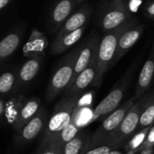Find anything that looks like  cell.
<instances>
[{
	"label": "cell",
	"instance_id": "cell-1",
	"mask_svg": "<svg viewBox=\"0 0 154 154\" xmlns=\"http://www.w3.org/2000/svg\"><path fill=\"white\" fill-rule=\"evenodd\" d=\"M77 97H66L55 106L54 112L47 123L40 142L39 152L51 145L71 122L77 108Z\"/></svg>",
	"mask_w": 154,
	"mask_h": 154
},
{
	"label": "cell",
	"instance_id": "cell-2",
	"mask_svg": "<svg viewBox=\"0 0 154 154\" xmlns=\"http://www.w3.org/2000/svg\"><path fill=\"white\" fill-rule=\"evenodd\" d=\"M138 24V19L134 17L129 22L119 26L118 28L106 32V35L101 39L97 55V74L96 79L94 80V84L96 86L101 83L104 74L108 70L109 68L113 66V61L116 56L118 41L122 33L125 30Z\"/></svg>",
	"mask_w": 154,
	"mask_h": 154
},
{
	"label": "cell",
	"instance_id": "cell-3",
	"mask_svg": "<svg viewBox=\"0 0 154 154\" xmlns=\"http://www.w3.org/2000/svg\"><path fill=\"white\" fill-rule=\"evenodd\" d=\"M81 49L82 48H78L75 51H71L63 60L61 65L58 68V69L51 77L47 87L45 95L47 102L54 100L63 90H66V88L69 85L73 76L75 63Z\"/></svg>",
	"mask_w": 154,
	"mask_h": 154
},
{
	"label": "cell",
	"instance_id": "cell-4",
	"mask_svg": "<svg viewBox=\"0 0 154 154\" xmlns=\"http://www.w3.org/2000/svg\"><path fill=\"white\" fill-rule=\"evenodd\" d=\"M133 18L126 0H112L101 18L100 26L105 32H108Z\"/></svg>",
	"mask_w": 154,
	"mask_h": 154
},
{
	"label": "cell",
	"instance_id": "cell-5",
	"mask_svg": "<svg viewBox=\"0 0 154 154\" xmlns=\"http://www.w3.org/2000/svg\"><path fill=\"white\" fill-rule=\"evenodd\" d=\"M100 41H101L100 37L97 33V34H94L84 46H82V49L77 58L76 63H75L74 72H73L71 81H70L69 85L68 86V88L74 82L76 78L90 64V62L92 61L94 57L97 54Z\"/></svg>",
	"mask_w": 154,
	"mask_h": 154
},
{
	"label": "cell",
	"instance_id": "cell-6",
	"mask_svg": "<svg viewBox=\"0 0 154 154\" xmlns=\"http://www.w3.org/2000/svg\"><path fill=\"white\" fill-rule=\"evenodd\" d=\"M47 116L44 108H40L38 113L27 122L23 128L16 134L17 142L19 143H25L31 142L37 137L41 132L47 125Z\"/></svg>",
	"mask_w": 154,
	"mask_h": 154
},
{
	"label": "cell",
	"instance_id": "cell-7",
	"mask_svg": "<svg viewBox=\"0 0 154 154\" xmlns=\"http://www.w3.org/2000/svg\"><path fill=\"white\" fill-rule=\"evenodd\" d=\"M140 103H135L128 110L120 125L114 131L112 139L116 142L123 140L125 137L132 134L137 128L140 122Z\"/></svg>",
	"mask_w": 154,
	"mask_h": 154
},
{
	"label": "cell",
	"instance_id": "cell-8",
	"mask_svg": "<svg viewBox=\"0 0 154 154\" xmlns=\"http://www.w3.org/2000/svg\"><path fill=\"white\" fill-rule=\"evenodd\" d=\"M97 55L94 57L90 64L76 78L74 82L65 90L66 97H77L79 92L86 89L90 84L94 82L97 74Z\"/></svg>",
	"mask_w": 154,
	"mask_h": 154
},
{
	"label": "cell",
	"instance_id": "cell-9",
	"mask_svg": "<svg viewBox=\"0 0 154 154\" xmlns=\"http://www.w3.org/2000/svg\"><path fill=\"white\" fill-rule=\"evenodd\" d=\"M144 24H138L125 30L119 38L116 56L113 61V65L117 63L121 58L138 42L144 30Z\"/></svg>",
	"mask_w": 154,
	"mask_h": 154
},
{
	"label": "cell",
	"instance_id": "cell-10",
	"mask_svg": "<svg viewBox=\"0 0 154 154\" xmlns=\"http://www.w3.org/2000/svg\"><path fill=\"white\" fill-rule=\"evenodd\" d=\"M90 15H91V8L88 5H84L66 20L65 23L61 26L60 30L59 31L57 37L64 35L75 30H78L81 27H84L88 23V21L89 20Z\"/></svg>",
	"mask_w": 154,
	"mask_h": 154
},
{
	"label": "cell",
	"instance_id": "cell-11",
	"mask_svg": "<svg viewBox=\"0 0 154 154\" xmlns=\"http://www.w3.org/2000/svg\"><path fill=\"white\" fill-rule=\"evenodd\" d=\"M125 90V87L120 86L111 91L95 108L94 117H99L115 111L124 97Z\"/></svg>",
	"mask_w": 154,
	"mask_h": 154
},
{
	"label": "cell",
	"instance_id": "cell-12",
	"mask_svg": "<svg viewBox=\"0 0 154 154\" xmlns=\"http://www.w3.org/2000/svg\"><path fill=\"white\" fill-rule=\"evenodd\" d=\"M85 30H86V26L57 37L52 44L51 52L53 54H60L66 51L67 50H69L71 46H73L81 39Z\"/></svg>",
	"mask_w": 154,
	"mask_h": 154
},
{
	"label": "cell",
	"instance_id": "cell-13",
	"mask_svg": "<svg viewBox=\"0 0 154 154\" xmlns=\"http://www.w3.org/2000/svg\"><path fill=\"white\" fill-rule=\"evenodd\" d=\"M154 51H152L151 57L146 60L144 63L139 78L137 81V86H136V94H135V98H139L142 97L146 90L149 88L154 77Z\"/></svg>",
	"mask_w": 154,
	"mask_h": 154
},
{
	"label": "cell",
	"instance_id": "cell-14",
	"mask_svg": "<svg viewBox=\"0 0 154 154\" xmlns=\"http://www.w3.org/2000/svg\"><path fill=\"white\" fill-rule=\"evenodd\" d=\"M41 106V100L38 97H31L26 99L23 107L21 109L19 117L14 125V129L16 134L23 128V126L29 122L40 110Z\"/></svg>",
	"mask_w": 154,
	"mask_h": 154
},
{
	"label": "cell",
	"instance_id": "cell-15",
	"mask_svg": "<svg viewBox=\"0 0 154 154\" xmlns=\"http://www.w3.org/2000/svg\"><path fill=\"white\" fill-rule=\"evenodd\" d=\"M134 104V99H130L128 102L125 103V106H121L118 109H116L109 116H107L104 120L99 132H102V133L114 132L120 125L126 113L128 112V110L132 107Z\"/></svg>",
	"mask_w": 154,
	"mask_h": 154
},
{
	"label": "cell",
	"instance_id": "cell-16",
	"mask_svg": "<svg viewBox=\"0 0 154 154\" xmlns=\"http://www.w3.org/2000/svg\"><path fill=\"white\" fill-rule=\"evenodd\" d=\"M41 66V58L33 57L28 60L21 68L18 73L17 82L20 85L27 84L31 82L37 75Z\"/></svg>",
	"mask_w": 154,
	"mask_h": 154
},
{
	"label": "cell",
	"instance_id": "cell-17",
	"mask_svg": "<svg viewBox=\"0 0 154 154\" xmlns=\"http://www.w3.org/2000/svg\"><path fill=\"white\" fill-rule=\"evenodd\" d=\"M25 100L26 99L23 95H19L11 97L7 102H5V110L4 117L5 118L7 123L11 125L13 127L19 117L21 109Z\"/></svg>",
	"mask_w": 154,
	"mask_h": 154
},
{
	"label": "cell",
	"instance_id": "cell-18",
	"mask_svg": "<svg viewBox=\"0 0 154 154\" xmlns=\"http://www.w3.org/2000/svg\"><path fill=\"white\" fill-rule=\"evenodd\" d=\"M76 0H60L53 9L52 19L57 24L62 23L69 16L76 5Z\"/></svg>",
	"mask_w": 154,
	"mask_h": 154
},
{
	"label": "cell",
	"instance_id": "cell-19",
	"mask_svg": "<svg viewBox=\"0 0 154 154\" xmlns=\"http://www.w3.org/2000/svg\"><path fill=\"white\" fill-rule=\"evenodd\" d=\"M88 136L79 133L75 138L62 146V154H82L88 146Z\"/></svg>",
	"mask_w": 154,
	"mask_h": 154
},
{
	"label": "cell",
	"instance_id": "cell-20",
	"mask_svg": "<svg viewBox=\"0 0 154 154\" xmlns=\"http://www.w3.org/2000/svg\"><path fill=\"white\" fill-rule=\"evenodd\" d=\"M20 43V37L16 33H10L0 42V60L12 55Z\"/></svg>",
	"mask_w": 154,
	"mask_h": 154
},
{
	"label": "cell",
	"instance_id": "cell-21",
	"mask_svg": "<svg viewBox=\"0 0 154 154\" xmlns=\"http://www.w3.org/2000/svg\"><path fill=\"white\" fill-rule=\"evenodd\" d=\"M16 82V77L11 71H6L0 75V97H5L11 94Z\"/></svg>",
	"mask_w": 154,
	"mask_h": 154
},
{
	"label": "cell",
	"instance_id": "cell-22",
	"mask_svg": "<svg viewBox=\"0 0 154 154\" xmlns=\"http://www.w3.org/2000/svg\"><path fill=\"white\" fill-rule=\"evenodd\" d=\"M79 126L72 121L67 127H65L61 131V133L59 134V136L53 143H56L60 144V146H63L67 143L71 141L73 138H75L77 136V134H79Z\"/></svg>",
	"mask_w": 154,
	"mask_h": 154
},
{
	"label": "cell",
	"instance_id": "cell-23",
	"mask_svg": "<svg viewBox=\"0 0 154 154\" xmlns=\"http://www.w3.org/2000/svg\"><path fill=\"white\" fill-rule=\"evenodd\" d=\"M154 122V98L152 104L146 107L140 116V125L141 127L148 128Z\"/></svg>",
	"mask_w": 154,
	"mask_h": 154
},
{
	"label": "cell",
	"instance_id": "cell-24",
	"mask_svg": "<svg viewBox=\"0 0 154 154\" xmlns=\"http://www.w3.org/2000/svg\"><path fill=\"white\" fill-rule=\"evenodd\" d=\"M39 154H62V146L53 143L47 148L42 150Z\"/></svg>",
	"mask_w": 154,
	"mask_h": 154
},
{
	"label": "cell",
	"instance_id": "cell-25",
	"mask_svg": "<svg viewBox=\"0 0 154 154\" xmlns=\"http://www.w3.org/2000/svg\"><path fill=\"white\" fill-rule=\"evenodd\" d=\"M143 12H144V14L154 20V0L152 1H150L149 3H147L144 7H143Z\"/></svg>",
	"mask_w": 154,
	"mask_h": 154
},
{
	"label": "cell",
	"instance_id": "cell-26",
	"mask_svg": "<svg viewBox=\"0 0 154 154\" xmlns=\"http://www.w3.org/2000/svg\"><path fill=\"white\" fill-rule=\"evenodd\" d=\"M110 148L106 145H103V146H99L97 148L92 149L84 154H108L110 152Z\"/></svg>",
	"mask_w": 154,
	"mask_h": 154
},
{
	"label": "cell",
	"instance_id": "cell-27",
	"mask_svg": "<svg viewBox=\"0 0 154 154\" xmlns=\"http://www.w3.org/2000/svg\"><path fill=\"white\" fill-rule=\"evenodd\" d=\"M154 144V127L149 133V135L147 137V140L143 143V147H151Z\"/></svg>",
	"mask_w": 154,
	"mask_h": 154
},
{
	"label": "cell",
	"instance_id": "cell-28",
	"mask_svg": "<svg viewBox=\"0 0 154 154\" xmlns=\"http://www.w3.org/2000/svg\"><path fill=\"white\" fill-rule=\"evenodd\" d=\"M144 134H139V135L136 136V139H137V140L133 141V143H132V148H136V147L140 144V143H141V142L143 140V138H144Z\"/></svg>",
	"mask_w": 154,
	"mask_h": 154
},
{
	"label": "cell",
	"instance_id": "cell-29",
	"mask_svg": "<svg viewBox=\"0 0 154 154\" xmlns=\"http://www.w3.org/2000/svg\"><path fill=\"white\" fill-rule=\"evenodd\" d=\"M5 110V102L2 97H0V118L4 117Z\"/></svg>",
	"mask_w": 154,
	"mask_h": 154
},
{
	"label": "cell",
	"instance_id": "cell-30",
	"mask_svg": "<svg viewBox=\"0 0 154 154\" xmlns=\"http://www.w3.org/2000/svg\"><path fill=\"white\" fill-rule=\"evenodd\" d=\"M9 0H0V10L3 9L7 4H8Z\"/></svg>",
	"mask_w": 154,
	"mask_h": 154
},
{
	"label": "cell",
	"instance_id": "cell-31",
	"mask_svg": "<svg viewBox=\"0 0 154 154\" xmlns=\"http://www.w3.org/2000/svg\"><path fill=\"white\" fill-rule=\"evenodd\" d=\"M108 154H122L121 152H110Z\"/></svg>",
	"mask_w": 154,
	"mask_h": 154
},
{
	"label": "cell",
	"instance_id": "cell-32",
	"mask_svg": "<svg viewBox=\"0 0 154 154\" xmlns=\"http://www.w3.org/2000/svg\"><path fill=\"white\" fill-rule=\"evenodd\" d=\"M83 1H85V0H76L77 3H81V2H83Z\"/></svg>",
	"mask_w": 154,
	"mask_h": 154
}]
</instances>
